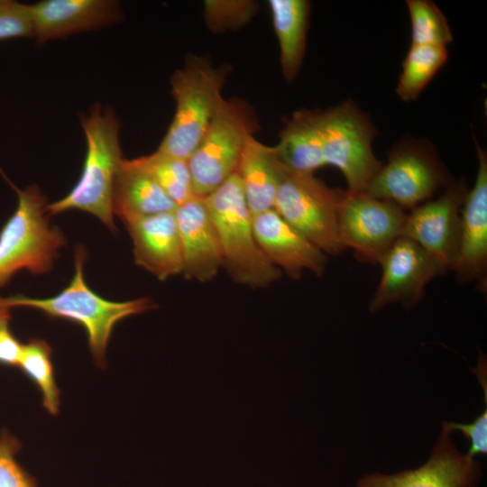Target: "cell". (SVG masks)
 <instances>
[{"instance_id":"cell-22","label":"cell","mask_w":487,"mask_h":487,"mask_svg":"<svg viewBox=\"0 0 487 487\" xmlns=\"http://www.w3.org/2000/svg\"><path fill=\"white\" fill-rule=\"evenodd\" d=\"M268 5L279 42L281 70L290 81L302 65L310 4L306 0H270Z\"/></svg>"},{"instance_id":"cell-14","label":"cell","mask_w":487,"mask_h":487,"mask_svg":"<svg viewBox=\"0 0 487 487\" xmlns=\"http://www.w3.org/2000/svg\"><path fill=\"white\" fill-rule=\"evenodd\" d=\"M480 477L479 462L460 454L450 432L442 427L429 460L422 466L393 475H366L358 481L357 487H473Z\"/></svg>"},{"instance_id":"cell-26","label":"cell","mask_w":487,"mask_h":487,"mask_svg":"<svg viewBox=\"0 0 487 487\" xmlns=\"http://www.w3.org/2000/svg\"><path fill=\"white\" fill-rule=\"evenodd\" d=\"M411 24V44L444 46L453 41L446 17L428 0H408Z\"/></svg>"},{"instance_id":"cell-9","label":"cell","mask_w":487,"mask_h":487,"mask_svg":"<svg viewBox=\"0 0 487 487\" xmlns=\"http://www.w3.org/2000/svg\"><path fill=\"white\" fill-rule=\"evenodd\" d=\"M252 128L244 105L222 100L204 137L188 160L197 197H207L236 172Z\"/></svg>"},{"instance_id":"cell-15","label":"cell","mask_w":487,"mask_h":487,"mask_svg":"<svg viewBox=\"0 0 487 487\" xmlns=\"http://www.w3.org/2000/svg\"><path fill=\"white\" fill-rule=\"evenodd\" d=\"M257 244L269 262L297 280L304 271L321 276L326 254L274 209L253 216Z\"/></svg>"},{"instance_id":"cell-23","label":"cell","mask_w":487,"mask_h":487,"mask_svg":"<svg viewBox=\"0 0 487 487\" xmlns=\"http://www.w3.org/2000/svg\"><path fill=\"white\" fill-rule=\"evenodd\" d=\"M447 59L446 47L411 44L403 60L396 88L400 98L403 101L417 99Z\"/></svg>"},{"instance_id":"cell-32","label":"cell","mask_w":487,"mask_h":487,"mask_svg":"<svg viewBox=\"0 0 487 487\" xmlns=\"http://www.w3.org/2000/svg\"><path fill=\"white\" fill-rule=\"evenodd\" d=\"M11 317V308L0 305V331L9 326Z\"/></svg>"},{"instance_id":"cell-25","label":"cell","mask_w":487,"mask_h":487,"mask_svg":"<svg viewBox=\"0 0 487 487\" xmlns=\"http://www.w3.org/2000/svg\"><path fill=\"white\" fill-rule=\"evenodd\" d=\"M51 356V348L45 340L31 338L23 345L18 368L40 390L45 409L50 414L56 415L60 409V391Z\"/></svg>"},{"instance_id":"cell-11","label":"cell","mask_w":487,"mask_h":487,"mask_svg":"<svg viewBox=\"0 0 487 487\" xmlns=\"http://www.w3.org/2000/svg\"><path fill=\"white\" fill-rule=\"evenodd\" d=\"M467 187L464 179L450 180L439 197L410 209L401 235L431 253L447 271L456 262L460 239V215Z\"/></svg>"},{"instance_id":"cell-8","label":"cell","mask_w":487,"mask_h":487,"mask_svg":"<svg viewBox=\"0 0 487 487\" xmlns=\"http://www.w3.org/2000/svg\"><path fill=\"white\" fill-rule=\"evenodd\" d=\"M450 181L447 171L432 146L409 139L400 142L388 154L364 192L390 201L402 209L431 199Z\"/></svg>"},{"instance_id":"cell-20","label":"cell","mask_w":487,"mask_h":487,"mask_svg":"<svg viewBox=\"0 0 487 487\" xmlns=\"http://www.w3.org/2000/svg\"><path fill=\"white\" fill-rule=\"evenodd\" d=\"M177 205L133 160H124L113 191V212L124 224L160 213L174 212Z\"/></svg>"},{"instance_id":"cell-21","label":"cell","mask_w":487,"mask_h":487,"mask_svg":"<svg viewBox=\"0 0 487 487\" xmlns=\"http://www.w3.org/2000/svg\"><path fill=\"white\" fill-rule=\"evenodd\" d=\"M274 148L280 161L289 170L314 174L317 169L325 166L317 111L294 113Z\"/></svg>"},{"instance_id":"cell-18","label":"cell","mask_w":487,"mask_h":487,"mask_svg":"<svg viewBox=\"0 0 487 487\" xmlns=\"http://www.w3.org/2000/svg\"><path fill=\"white\" fill-rule=\"evenodd\" d=\"M136 265L160 280L182 273L181 244L174 212L125 223Z\"/></svg>"},{"instance_id":"cell-5","label":"cell","mask_w":487,"mask_h":487,"mask_svg":"<svg viewBox=\"0 0 487 487\" xmlns=\"http://www.w3.org/2000/svg\"><path fill=\"white\" fill-rule=\"evenodd\" d=\"M225 73L191 55L171 77L176 110L158 151L188 160L207 131L222 100Z\"/></svg>"},{"instance_id":"cell-19","label":"cell","mask_w":487,"mask_h":487,"mask_svg":"<svg viewBox=\"0 0 487 487\" xmlns=\"http://www.w3.org/2000/svg\"><path fill=\"white\" fill-rule=\"evenodd\" d=\"M284 170L274 146L247 136L236 173L253 216L273 209Z\"/></svg>"},{"instance_id":"cell-24","label":"cell","mask_w":487,"mask_h":487,"mask_svg":"<svg viewBox=\"0 0 487 487\" xmlns=\"http://www.w3.org/2000/svg\"><path fill=\"white\" fill-rule=\"evenodd\" d=\"M133 161L155 180L177 206L197 197L188 160L157 150L152 154L133 159Z\"/></svg>"},{"instance_id":"cell-16","label":"cell","mask_w":487,"mask_h":487,"mask_svg":"<svg viewBox=\"0 0 487 487\" xmlns=\"http://www.w3.org/2000/svg\"><path fill=\"white\" fill-rule=\"evenodd\" d=\"M183 271L188 280L207 282L223 267L218 234L205 198L195 197L174 211Z\"/></svg>"},{"instance_id":"cell-31","label":"cell","mask_w":487,"mask_h":487,"mask_svg":"<svg viewBox=\"0 0 487 487\" xmlns=\"http://www.w3.org/2000/svg\"><path fill=\"white\" fill-rule=\"evenodd\" d=\"M23 344L12 334L9 326L0 331V363L18 367Z\"/></svg>"},{"instance_id":"cell-3","label":"cell","mask_w":487,"mask_h":487,"mask_svg":"<svg viewBox=\"0 0 487 487\" xmlns=\"http://www.w3.org/2000/svg\"><path fill=\"white\" fill-rule=\"evenodd\" d=\"M218 234L223 267L234 281L264 288L281 276L262 253L254 236L253 215L235 172L205 198Z\"/></svg>"},{"instance_id":"cell-17","label":"cell","mask_w":487,"mask_h":487,"mask_svg":"<svg viewBox=\"0 0 487 487\" xmlns=\"http://www.w3.org/2000/svg\"><path fill=\"white\" fill-rule=\"evenodd\" d=\"M30 8L39 44L100 29L121 18L119 4L113 0H44Z\"/></svg>"},{"instance_id":"cell-28","label":"cell","mask_w":487,"mask_h":487,"mask_svg":"<svg viewBox=\"0 0 487 487\" xmlns=\"http://www.w3.org/2000/svg\"><path fill=\"white\" fill-rule=\"evenodd\" d=\"M33 37L30 5L0 0V41Z\"/></svg>"},{"instance_id":"cell-12","label":"cell","mask_w":487,"mask_h":487,"mask_svg":"<svg viewBox=\"0 0 487 487\" xmlns=\"http://www.w3.org/2000/svg\"><path fill=\"white\" fill-rule=\"evenodd\" d=\"M379 264L381 276L369 304L372 312L394 303L414 306L423 298L427 283L446 271L431 253L404 236L391 245Z\"/></svg>"},{"instance_id":"cell-1","label":"cell","mask_w":487,"mask_h":487,"mask_svg":"<svg viewBox=\"0 0 487 487\" xmlns=\"http://www.w3.org/2000/svg\"><path fill=\"white\" fill-rule=\"evenodd\" d=\"M86 251L78 246L75 253V271L70 282L57 295L36 299L23 295L0 297V305L30 308L52 317L80 325L87 335L90 353L100 368L106 363V348L115 325L122 319L154 308L150 298L113 301L99 296L87 285L84 275Z\"/></svg>"},{"instance_id":"cell-10","label":"cell","mask_w":487,"mask_h":487,"mask_svg":"<svg viewBox=\"0 0 487 487\" xmlns=\"http://www.w3.org/2000/svg\"><path fill=\"white\" fill-rule=\"evenodd\" d=\"M407 213L399 206L364 191H344L338 211V237L363 262L379 264L401 235Z\"/></svg>"},{"instance_id":"cell-7","label":"cell","mask_w":487,"mask_h":487,"mask_svg":"<svg viewBox=\"0 0 487 487\" xmlns=\"http://www.w3.org/2000/svg\"><path fill=\"white\" fill-rule=\"evenodd\" d=\"M343 193L314 174L285 168L273 209L326 254L337 255L345 250L338 237Z\"/></svg>"},{"instance_id":"cell-30","label":"cell","mask_w":487,"mask_h":487,"mask_svg":"<svg viewBox=\"0 0 487 487\" xmlns=\"http://www.w3.org/2000/svg\"><path fill=\"white\" fill-rule=\"evenodd\" d=\"M443 428L449 432L453 430L462 431L464 436L470 440L471 446L467 455L474 457L487 453V409H484L473 422L469 424L443 422Z\"/></svg>"},{"instance_id":"cell-6","label":"cell","mask_w":487,"mask_h":487,"mask_svg":"<svg viewBox=\"0 0 487 487\" xmlns=\"http://www.w3.org/2000/svg\"><path fill=\"white\" fill-rule=\"evenodd\" d=\"M325 165L337 168L349 191H364L381 162L372 152L375 128L352 101L317 111Z\"/></svg>"},{"instance_id":"cell-2","label":"cell","mask_w":487,"mask_h":487,"mask_svg":"<svg viewBox=\"0 0 487 487\" xmlns=\"http://www.w3.org/2000/svg\"><path fill=\"white\" fill-rule=\"evenodd\" d=\"M86 137V155L78 182L62 198L48 204L49 216L77 209L98 218L115 232L113 191L123 161L120 125L114 112L96 104L80 118Z\"/></svg>"},{"instance_id":"cell-29","label":"cell","mask_w":487,"mask_h":487,"mask_svg":"<svg viewBox=\"0 0 487 487\" xmlns=\"http://www.w3.org/2000/svg\"><path fill=\"white\" fill-rule=\"evenodd\" d=\"M206 18L214 29L244 23L253 12V4L245 1H207Z\"/></svg>"},{"instance_id":"cell-13","label":"cell","mask_w":487,"mask_h":487,"mask_svg":"<svg viewBox=\"0 0 487 487\" xmlns=\"http://www.w3.org/2000/svg\"><path fill=\"white\" fill-rule=\"evenodd\" d=\"M478 168L460 215V239L453 271L460 282L477 281L486 289L487 273V154L474 140Z\"/></svg>"},{"instance_id":"cell-27","label":"cell","mask_w":487,"mask_h":487,"mask_svg":"<svg viewBox=\"0 0 487 487\" xmlns=\"http://www.w3.org/2000/svg\"><path fill=\"white\" fill-rule=\"evenodd\" d=\"M18 438L4 428L0 432V487H37L35 478L16 460Z\"/></svg>"},{"instance_id":"cell-4","label":"cell","mask_w":487,"mask_h":487,"mask_svg":"<svg viewBox=\"0 0 487 487\" xmlns=\"http://www.w3.org/2000/svg\"><path fill=\"white\" fill-rule=\"evenodd\" d=\"M17 195V206L0 231V287L20 271L48 272L66 239L51 225L47 201L36 185L18 188L1 172Z\"/></svg>"}]
</instances>
